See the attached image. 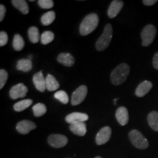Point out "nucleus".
<instances>
[{
  "label": "nucleus",
  "instance_id": "obj_17",
  "mask_svg": "<svg viewBox=\"0 0 158 158\" xmlns=\"http://www.w3.org/2000/svg\"><path fill=\"white\" fill-rule=\"evenodd\" d=\"M70 130L75 135L84 136L86 133V124H85V122L70 124Z\"/></svg>",
  "mask_w": 158,
  "mask_h": 158
},
{
  "label": "nucleus",
  "instance_id": "obj_31",
  "mask_svg": "<svg viewBox=\"0 0 158 158\" xmlns=\"http://www.w3.org/2000/svg\"><path fill=\"white\" fill-rule=\"evenodd\" d=\"M8 41V35L5 31H1L0 32V46L2 47L7 44Z\"/></svg>",
  "mask_w": 158,
  "mask_h": 158
},
{
  "label": "nucleus",
  "instance_id": "obj_27",
  "mask_svg": "<svg viewBox=\"0 0 158 158\" xmlns=\"http://www.w3.org/2000/svg\"><path fill=\"white\" fill-rule=\"evenodd\" d=\"M54 39V34L51 31H45L40 37V42L43 45H48Z\"/></svg>",
  "mask_w": 158,
  "mask_h": 158
},
{
  "label": "nucleus",
  "instance_id": "obj_15",
  "mask_svg": "<svg viewBox=\"0 0 158 158\" xmlns=\"http://www.w3.org/2000/svg\"><path fill=\"white\" fill-rule=\"evenodd\" d=\"M152 88V83L149 81H143L135 89V95L138 98H143Z\"/></svg>",
  "mask_w": 158,
  "mask_h": 158
},
{
  "label": "nucleus",
  "instance_id": "obj_2",
  "mask_svg": "<svg viewBox=\"0 0 158 158\" xmlns=\"http://www.w3.org/2000/svg\"><path fill=\"white\" fill-rule=\"evenodd\" d=\"M130 73V67L126 63L118 65L110 74V81L115 86H118L125 81Z\"/></svg>",
  "mask_w": 158,
  "mask_h": 158
},
{
  "label": "nucleus",
  "instance_id": "obj_19",
  "mask_svg": "<svg viewBox=\"0 0 158 158\" xmlns=\"http://www.w3.org/2000/svg\"><path fill=\"white\" fill-rule=\"evenodd\" d=\"M45 81H46V89L49 92H54L59 88V82L52 75L48 74L45 78Z\"/></svg>",
  "mask_w": 158,
  "mask_h": 158
},
{
  "label": "nucleus",
  "instance_id": "obj_26",
  "mask_svg": "<svg viewBox=\"0 0 158 158\" xmlns=\"http://www.w3.org/2000/svg\"><path fill=\"white\" fill-rule=\"evenodd\" d=\"M32 110L35 116H36V117H40V116H43L45 113H46L47 108L46 106H45V105L39 102V103L35 105V106H33Z\"/></svg>",
  "mask_w": 158,
  "mask_h": 158
},
{
  "label": "nucleus",
  "instance_id": "obj_4",
  "mask_svg": "<svg viewBox=\"0 0 158 158\" xmlns=\"http://www.w3.org/2000/svg\"><path fill=\"white\" fill-rule=\"evenodd\" d=\"M129 138L132 144L138 149H146L149 147L148 140L137 130H133L130 132Z\"/></svg>",
  "mask_w": 158,
  "mask_h": 158
},
{
  "label": "nucleus",
  "instance_id": "obj_32",
  "mask_svg": "<svg viewBox=\"0 0 158 158\" xmlns=\"http://www.w3.org/2000/svg\"><path fill=\"white\" fill-rule=\"evenodd\" d=\"M6 14V7L5 5H0V21H2Z\"/></svg>",
  "mask_w": 158,
  "mask_h": 158
},
{
  "label": "nucleus",
  "instance_id": "obj_34",
  "mask_svg": "<svg viewBox=\"0 0 158 158\" xmlns=\"http://www.w3.org/2000/svg\"><path fill=\"white\" fill-rule=\"evenodd\" d=\"M157 0H143V3L144 5L147 6H152L154 5L155 3H157Z\"/></svg>",
  "mask_w": 158,
  "mask_h": 158
},
{
  "label": "nucleus",
  "instance_id": "obj_28",
  "mask_svg": "<svg viewBox=\"0 0 158 158\" xmlns=\"http://www.w3.org/2000/svg\"><path fill=\"white\" fill-rule=\"evenodd\" d=\"M54 98L63 104H68L69 102L68 94L64 90L57 91L56 93L54 94Z\"/></svg>",
  "mask_w": 158,
  "mask_h": 158
},
{
  "label": "nucleus",
  "instance_id": "obj_20",
  "mask_svg": "<svg viewBox=\"0 0 158 158\" xmlns=\"http://www.w3.org/2000/svg\"><path fill=\"white\" fill-rule=\"evenodd\" d=\"M148 123L150 127L156 132H158V112L152 111L147 117Z\"/></svg>",
  "mask_w": 158,
  "mask_h": 158
},
{
  "label": "nucleus",
  "instance_id": "obj_29",
  "mask_svg": "<svg viewBox=\"0 0 158 158\" xmlns=\"http://www.w3.org/2000/svg\"><path fill=\"white\" fill-rule=\"evenodd\" d=\"M8 79V73L5 70L1 69L0 70V89H3Z\"/></svg>",
  "mask_w": 158,
  "mask_h": 158
},
{
  "label": "nucleus",
  "instance_id": "obj_7",
  "mask_svg": "<svg viewBox=\"0 0 158 158\" xmlns=\"http://www.w3.org/2000/svg\"><path fill=\"white\" fill-rule=\"evenodd\" d=\"M48 142L51 147L54 148L64 147L68 143V139L66 136L61 134H52L48 138Z\"/></svg>",
  "mask_w": 158,
  "mask_h": 158
},
{
  "label": "nucleus",
  "instance_id": "obj_24",
  "mask_svg": "<svg viewBox=\"0 0 158 158\" xmlns=\"http://www.w3.org/2000/svg\"><path fill=\"white\" fill-rule=\"evenodd\" d=\"M28 36L29 40L32 43H37L40 39V37L39 29L36 27H31L28 29Z\"/></svg>",
  "mask_w": 158,
  "mask_h": 158
},
{
  "label": "nucleus",
  "instance_id": "obj_14",
  "mask_svg": "<svg viewBox=\"0 0 158 158\" xmlns=\"http://www.w3.org/2000/svg\"><path fill=\"white\" fill-rule=\"evenodd\" d=\"M116 118L122 126L126 125L129 121V114L127 108L124 106L118 108L116 111Z\"/></svg>",
  "mask_w": 158,
  "mask_h": 158
},
{
  "label": "nucleus",
  "instance_id": "obj_35",
  "mask_svg": "<svg viewBox=\"0 0 158 158\" xmlns=\"http://www.w3.org/2000/svg\"><path fill=\"white\" fill-rule=\"evenodd\" d=\"M117 100H118V98L114 99V105H116V102H117Z\"/></svg>",
  "mask_w": 158,
  "mask_h": 158
},
{
  "label": "nucleus",
  "instance_id": "obj_21",
  "mask_svg": "<svg viewBox=\"0 0 158 158\" xmlns=\"http://www.w3.org/2000/svg\"><path fill=\"white\" fill-rule=\"evenodd\" d=\"M13 5L19 11H21L23 14H27L29 13V6L27 2L24 0H13L11 2Z\"/></svg>",
  "mask_w": 158,
  "mask_h": 158
},
{
  "label": "nucleus",
  "instance_id": "obj_11",
  "mask_svg": "<svg viewBox=\"0 0 158 158\" xmlns=\"http://www.w3.org/2000/svg\"><path fill=\"white\" fill-rule=\"evenodd\" d=\"M36 127V124L30 120H22L19 122L16 125L17 131L23 135L28 134L31 130H35Z\"/></svg>",
  "mask_w": 158,
  "mask_h": 158
},
{
  "label": "nucleus",
  "instance_id": "obj_25",
  "mask_svg": "<svg viewBox=\"0 0 158 158\" xmlns=\"http://www.w3.org/2000/svg\"><path fill=\"white\" fill-rule=\"evenodd\" d=\"M24 45H25V42L24 40H23V37H21L19 34L15 35L14 38H13V48H14L15 51H20L24 48Z\"/></svg>",
  "mask_w": 158,
  "mask_h": 158
},
{
  "label": "nucleus",
  "instance_id": "obj_16",
  "mask_svg": "<svg viewBox=\"0 0 158 158\" xmlns=\"http://www.w3.org/2000/svg\"><path fill=\"white\" fill-rule=\"evenodd\" d=\"M57 61L59 63L66 67H72L75 64V59L69 53H61L57 57Z\"/></svg>",
  "mask_w": 158,
  "mask_h": 158
},
{
  "label": "nucleus",
  "instance_id": "obj_8",
  "mask_svg": "<svg viewBox=\"0 0 158 158\" xmlns=\"http://www.w3.org/2000/svg\"><path fill=\"white\" fill-rule=\"evenodd\" d=\"M28 92V88L23 84H18L10 90V97L13 100H16L18 98H22L27 95Z\"/></svg>",
  "mask_w": 158,
  "mask_h": 158
},
{
  "label": "nucleus",
  "instance_id": "obj_13",
  "mask_svg": "<svg viewBox=\"0 0 158 158\" xmlns=\"http://www.w3.org/2000/svg\"><path fill=\"white\" fill-rule=\"evenodd\" d=\"M124 6L123 1L119 0H114L110 3V5L108 10V15L110 19H114L117 15L119 12L121 11Z\"/></svg>",
  "mask_w": 158,
  "mask_h": 158
},
{
  "label": "nucleus",
  "instance_id": "obj_3",
  "mask_svg": "<svg viewBox=\"0 0 158 158\" xmlns=\"http://www.w3.org/2000/svg\"><path fill=\"white\" fill-rule=\"evenodd\" d=\"M112 37H113V29L112 26L110 23L106 25L103 32L101 36L99 37L96 42L95 47L97 50L99 51H102L106 50L109 45L110 41H111Z\"/></svg>",
  "mask_w": 158,
  "mask_h": 158
},
{
  "label": "nucleus",
  "instance_id": "obj_10",
  "mask_svg": "<svg viewBox=\"0 0 158 158\" xmlns=\"http://www.w3.org/2000/svg\"><path fill=\"white\" fill-rule=\"evenodd\" d=\"M89 119V116L86 114L81 112H73L68 114L65 117V121L70 124H73L80 122H85Z\"/></svg>",
  "mask_w": 158,
  "mask_h": 158
},
{
  "label": "nucleus",
  "instance_id": "obj_30",
  "mask_svg": "<svg viewBox=\"0 0 158 158\" xmlns=\"http://www.w3.org/2000/svg\"><path fill=\"white\" fill-rule=\"evenodd\" d=\"M38 5L42 9H50L54 7V2L52 0H39Z\"/></svg>",
  "mask_w": 158,
  "mask_h": 158
},
{
  "label": "nucleus",
  "instance_id": "obj_18",
  "mask_svg": "<svg viewBox=\"0 0 158 158\" xmlns=\"http://www.w3.org/2000/svg\"><path fill=\"white\" fill-rule=\"evenodd\" d=\"M18 70L22 71L23 73L29 72L32 68V62L29 59H21L18 61L16 64Z\"/></svg>",
  "mask_w": 158,
  "mask_h": 158
},
{
  "label": "nucleus",
  "instance_id": "obj_12",
  "mask_svg": "<svg viewBox=\"0 0 158 158\" xmlns=\"http://www.w3.org/2000/svg\"><path fill=\"white\" fill-rule=\"evenodd\" d=\"M32 81L37 90L40 92H45L46 89V81H45V78H44L42 71L35 73L32 78Z\"/></svg>",
  "mask_w": 158,
  "mask_h": 158
},
{
  "label": "nucleus",
  "instance_id": "obj_23",
  "mask_svg": "<svg viewBox=\"0 0 158 158\" xmlns=\"http://www.w3.org/2000/svg\"><path fill=\"white\" fill-rule=\"evenodd\" d=\"M55 18H56V14H55L54 11L47 12L41 17V23L44 26H48L54 22Z\"/></svg>",
  "mask_w": 158,
  "mask_h": 158
},
{
  "label": "nucleus",
  "instance_id": "obj_6",
  "mask_svg": "<svg viewBox=\"0 0 158 158\" xmlns=\"http://www.w3.org/2000/svg\"><path fill=\"white\" fill-rule=\"evenodd\" d=\"M87 94V87L85 85H81L77 88L72 94L71 103L73 106H78L84 101Z\"/></svg>",
  "mask_w": 158,
  "mask_h": 158
},
{
  "label": "nucleus",
  "instance_id": "obj_5",
  "mask_svg": "<svg viewBox=\"0 0 158 158\" xmlns=\"http://www.w3.org/2000/svg\"><path fill=\"white\" fill-rule=\"evenodd\" d=\"M157 34V29L155 26L148 24L141 31L142 45L143 46H149L153 43Z\"/></svg>",
  "mask_w": 158,
  "mask_h": 158
},
{
  "label": "nucleus",
  "instance_id": "obj_33",
  "mask_svg": "<svg viewBox=\"0 0 158 158\" xmlns=\"http://www.w3.org/2000/svg\"><path fill=\"white\" fill-rule=\"evenodd\" d=\"M152 63H153L154 68H155L156 70H158V52L156 53L155 56H154Z\"/></svg>",
  "mask_w": 158,
  "mask_h": 158
},
{
  "label": "nucleus",
  "instance_id": "obj_22",
  "mask_svg": "<svg viewBox=\"0 0 158 158\" xmlns=\"http://www.w3.org/2000/svg\"><path fill=\"white\" fill-rule=\"evenodd\" d=\"M32 100L31 99H27V100H23L21 101H19L15 103L13 106V108L15 111L17 112H21L27 109V108H29V106L32 104Z\"/></svg>",
  "mask_w": 158,
  "mask_h": 158
},
{
  "label": "nucleus",
  "instance_id": "obj_9",
  "mask_svg": "<svg viewBox=\"0 0 158 158\" xmlns=\"http://www.w3.org/2000/svg\"><path fill=\"white\" fill-rule=\"evenodd\" d=\"M111 136V129L108 126L102 127L96 135V143L98 145H103L109 141Z\"/></svg>",
  "mask_w": 158,
  "mask_h": 158
},
{
  "label": "nucleus",
  "instance_id": "obj_36",
  "mask_svg": "<svg viewBox=\"0 0 158 158\" xmlns=\"http://www.w3.org/2000/svg\"><path fill=\"white\" fill-rule=\"evenodd\" d=\"M28 59H29V60H31V59H32V56H31V55H30V56H29V58H28Z\"/></svg>",
  "mask_w": 158,
  "mask_h": 158
},
{
  "label": "nucleus",
  "instance_id": "obj_37",
  "mask_svg": "<svg viewBox=\"0 0 158 158\" xmlns=\"http://www.w3.org/2000/svg\"><path fill=\"white\" fill-rule=\"evenodd\" d=\"M95 158H102V157H96Z\"/></svg>",
  "mask_w": 158,
  "mask_h": 158
},
{
  "label": "nucleus",
  "instance_id": "obj_1",
  "mask_svg": "<svg viewBox=\"0 0 158 158\" xmlns=\"http://www.w3.org/2000/svg\"><path fill=\"white\" fill-rule=\"evenodd\" d=\"M99 23L98 15L95 13H91L86 15L83 19L80 24L79 31L83 36H86L92 33L97 27Z\"/></svg>",
  "mask_w": 158,
  "mask_h": 158
}]
</instances>
